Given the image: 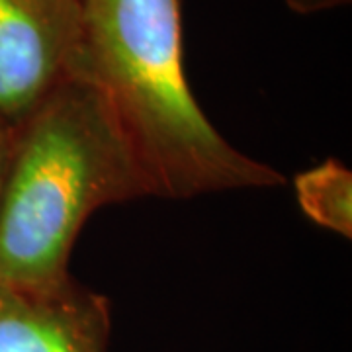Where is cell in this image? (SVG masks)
Wrapping results in <instances>:
<instances>
[{"mask_svg": "<svg viewBox=\"0 0 352 352\" xmlns=\"http://www.w3.org/2000/svg\"><path fill=\"white\" fill-rule=\"evenodd\" d=\"M351 0H286L289 8L294 12L300 14H315L323 12V10H331V8H337L342 6Z\"/></svg>", "mask_w": 352, "mask_h": 352, "instance_id": "6", "label": "cell"}, {"mask_svg": "<svg viewBox=\"0 0 352 352\" xmlns=\"http://www.w3.org/2000/svg\"><path fill=\"white\" fill-rule=\"evenodd\" d=\"M145 196L147 182L106 100L67 75L14 129L0 190V286H61L88 215Z\"/></svg>", "mask_w": 352, "mask_h": 352, "instance_id": "2", "label": "cell"}, {"mask_svg": "<svg viewBox=\"0 0 352 352\" xmlns=\"http://www.w3.org/2000/svg\"><path fill=\"white\" fill-rule=\"evenodd\" d=\"M12 135H14L12 127H8L4 122H2V120H0V190H2L4 170H6L8 155H10V147H12Z\"/></svg>", "mask_w": 352, "mask_h": 352, "instance_id": "7", "label": "cell"}, {"mask_svg": "<svg viewBox=\"0 0 352 352\" xmlns=\"http://www.w3.org/2000/svg\"><path fill=\"white\" fill-rule=\"evenodd\" d=\"M76 0H0V120L20 126L69 75Z\"/></svg>", "mask_w": 352, "mask_h": 352, "instance_id": "3", "label": "cell"}, {"mask_svg": "<svg viewBox=\"0 0 352 352\" xmlns=\"http://www.w3.org/2000/svg\"><path fill=\"white\" fill-rule=\"evenodd\" d=\"M69 75L102 94L149 196L186 200L286 178L235 149L206 118L184 71L180 0H76Z\"/></svg>", "mask_w": 352, "mask_h": 352, "instance_id": "1", "label": "cell"}, {"mask_svg": "<svg viewBox=\"0 0 352 352\" xmlns=\"http://www.w3.org/2000/svg\"><path fill=\"white\" fill-rule=\"evenodd\" d=\"M302 210L317 226L339 235H352V173L333 159L296 178Z\"/></svg>", "mask_w": 352, "mask_h": 352, "instance_id": "5", "label": "cell"}, {"mask_svg": "<svg viewBox=\"0 0 352 352\" xmlns=\"http://www.w3.org/2000/svg\"><path fill=\"white\" fill-rule=\"evenodd\" d=\"M110 311L73 278L39 292L0 286V352H106Z\"/></svg>", "mask_w": 352, "mask_h": 352, "instance_id": "4", "label": "cell"}]
</instances>
